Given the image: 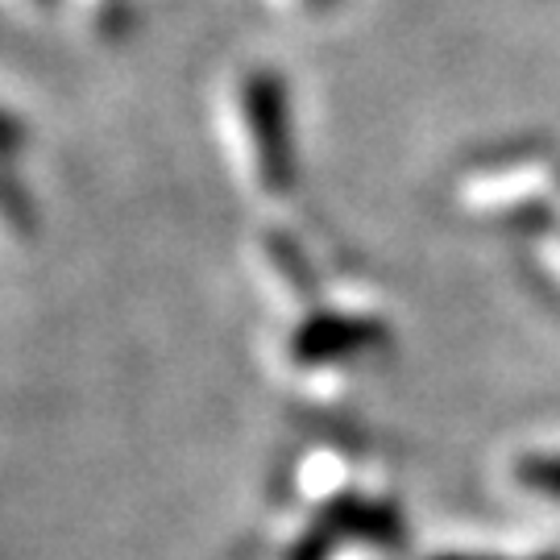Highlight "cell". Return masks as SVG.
Masks as SVG:
<instances>
[{"label":"cell","mask_w":560,"mask_h":560,"mask_svg":"<svg viewBox=\"0 0 560 560\" xmlns=\"http://www.w3.org/2000/svg\"><path fill=\"white\" fill-rule=\"evenodd\" d=\"M520 481L523 486H532L536 494H552V499H560V457L557 453L527 457L520 465Z\"/></svg>","instance_id":"1"}]
</instances>
